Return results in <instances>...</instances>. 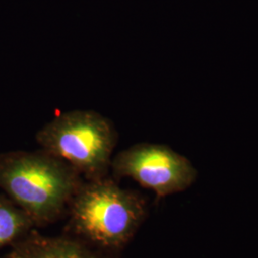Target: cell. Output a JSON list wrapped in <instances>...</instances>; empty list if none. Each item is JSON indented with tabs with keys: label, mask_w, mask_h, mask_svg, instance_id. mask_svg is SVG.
Wrapping results in <instances>:
<instances>
[{
	"label": "cell",
	"mask_w": 258,
	"mask_h": 258,
	"mask_svg": "<svg viewBox=\"0 0 258 258\" xmlns=\"http://www.w3.org/2000/svg\"><path fill=\"white\" fill-rule=\"evenodd\" d=\"M3 258H14L13 257V255L10 253V252H8V253H6L5 255H4V257Z\"/></svg>",
	"instance_id": "obj_7"
},
{
	"label": "cell",
	"mask_w": 258,
	"mask_h": 258,
	"mask_svg": "<svg viewBox=\"0 0 258 258\" xmlns=\"http://www.w3.org/2000/svg\"><path fill=\"white\" fill-rule=\"evenodd\" d=\"M147 212L141 194L120 187L109 176L84 180L68 208L67 227L90 248L119 251L133 238Z\"/></svg>",
	"instance_id": "obj_2"
},
{
	"label": "cell",
	"mask_w": 258,
	"mask_h": 258,
	"mask_svg": "<svg viewBox=\"0 0 258 258\" xmlns=\"http://www.w3.org/2000/svg\"><path fill=\"white\" fill-rule=\"evenodd\" d=\"M10 249L14 258H104L73 236L49 237L37 228Z\"/></svg>",
	"instance_id": "obj_5"
},
{
	"label": "cell",
	"mask_w": 258,
	"mask_h": 258,
	"mask_svg": "<svg viewBox=\"0 0 258 258\" xmlns=\"http://www.w3.org/2000/svg\"><path fill=\"white\" fill-rule=\"evenodd\" d=\"M37 228L32 218L5 194H0V250Z\"/></svg>",
	"instance_id": "obj_6"
},
{
	"label": "cell",
	"mask_w": 258,
	"mask_h": 258,
	"mask_svg": "<svg viewBox=\"0 0 258 258\" xmlns=\"http://www.w3.org/2000/svg\"><path fill=\"white\" fill-rule=\"evenodd\" d=\"M110 171L116 181L131 178L153 190L157 198L184 191L197 177L186 157L165 145L148 143L134 145L113 157Z\"/></svg>",
	"instance_id": "obj_4"
},
{
	"label": "cell",
	"mask_w": 258,
	"mask_h": 258,
	"mask_svg": "<svg viewBox=\"0 0 258 258\" xmlns=\"http://www.w3.org/2000/svg\"><path fill=\"white\" fill-rule=\"evenodd\" d=\"M118 138L112 120L81 109L59 114L36 134L41 149L73 166L85 181L108 176Z\"/></svg>",
	"instance_id": "obj_3"
},
{
	"label": "cell",
	"mask_w": 258,
	"mask_h": 258,
	"mask_svg": "<svg viewBox=\"0 0 258 258\" xmlns=\"http://www.w3.org/2000/svg\"><path fill=\"white\" fill-rule=\"evenodd\" d=\"M83 182L73 166L41 148L0 154V188L27 213L37 228L67 213Z\"/></svg>",
	"instance_id": "obj_1"
}]
</instances>
